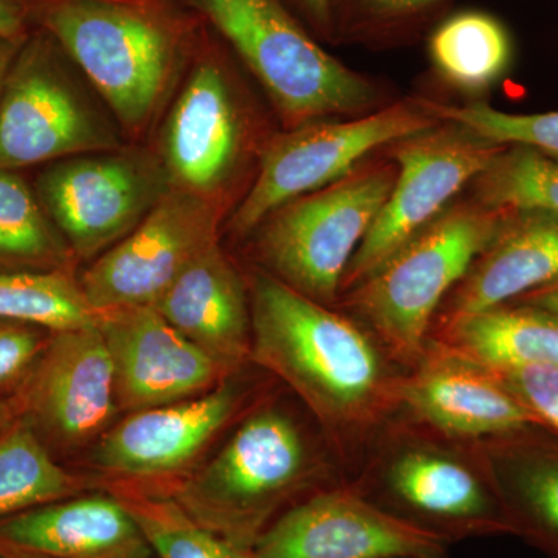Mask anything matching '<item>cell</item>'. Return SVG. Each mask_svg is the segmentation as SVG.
<instances>
[{
	"label": "cell",
	"mask_w": 558,
	"mask_h": 558,
	"mask_svg": "<svg viewBox=\"0 0 558 558\" xmlns=\"http://www.w3.org/2000/svg\"><path fill=\"white\" fill-rule=\"evenodd\" d=\"M241 402L240 388L226 380L197 398L126 414L98 440L95 464L106 473L105 483L167 492L229 425Z\"/></svg>",
	"instance_id": "5bb4252c"
},
{
	"label": "cell",
	"mask_w": 558,
	"mask_h": 558,
	"mask_svg": "<svg viewBox=\"0 0 558 558\" xmlns=\"http://www.w3.org/2000/svg\"><path fill=\"white\" fill-rule=\"evenodd\" d=\"M105 487L137 521L156 557L256 558L253 549L201 526L163 492L128 483H105Z\"/></svg>",
	"instance_id": "4316f807"
},
{
	"label": "cell",
	"mask_w": 558,
	"mask_h": 558,
	"mask_svg": "<svg viewBox=\"0 0 558 558\" xmlns=\"http://www.w3.org/2000/svg\"><path fill=\"white\" fill-rule=\"evenodd\" d=\"M240 60L269 100L282 130L355 116L376 105L365 76L347 68L284 0H175Z\"/></svg>",
	"instance_id": "277c9868"
},
{
	"label": "cell",
	"mask_w": 558,
	"mask_h": 558,
	"mask_svg": "<svg viewBox=\"0 0 558 558\" xmlns=\"http://www.w3.org/2000/svg\"><path fill=\"white\" fill-rule=\"evenodd\" d=\"M247 70L205 27L179 89L146 145L171 190L201 197L230 218L277 134L248 86Z\"/></svg>",
	"instance_id": "7a4b0ae2"
},
{
	"label": "cell",
	"mask_w": 558,
	"mask_h": 558,
	"mask_svg": "<svg viewBox=\"0 0 558 558\" xmlns=\"http://www.w3.org/2000/svg\"><path fill=\"white\" fill-rule=\"evenodd\" d=\"M487 369L523 407L535 427L558 438V366L512 365Z\"/></svg>",
	"instance_id": "1f68e13d"
},
{
	"label": "cell",
	"mask_w": 558,
	"mask_h": 558,
	"mask_svg": "<svg viewBox=\"0 0 558 558\" xmlns=\"http://www.w3.org/2000/svg\"><path fill=\"white\" fill-rule=\"evenodd\" d=\"M473 185L475 201L486 207L558 218V165L537 150L506 146Z\"/></svg>",
	"instance_id": "f1b7e54d"
},
{
	"label": "cell",
	"mask_w": 558,
	"mask_h": 558,
	"mask_svg": "<svg viewBox=\"0 0 558 558\" xmlns=\"http://www.w3.org/2000/svg\"><path fill=\"white\" fill-rule=\"evenodd\" d=\"M428 54L447 83L480 94L508 72L513 58L512 36L487 11H458L433 28Z\"/></svg>",
	"instance_id": "cb8c5ba5"
},
{
	"label": "cell",
	"mask_w": 558,
	"mask_h": 558,
	"mask_svg": "<svg viewBox=\"0 0 558 558\" xmlns=\"http://www.w3.org/2000/svg\"><path fill=\"white\" fill-rule=\"evenodd\" d=\"M318 40H333L332 0H284Z\"/></svg>",
	"instance_id": "836d02e7"
},
{
	"label": "cell",
	"mask_w": 558,
	"mask_h": 558,
	"mask_svg": "<svg viewBox=\"0 0 558 558\" xmlns=\"http://www.w3.org/2000/svg\"><path fill=\"white\" fill-rule=\"evenodd\" d=\"M51 330L27 323L0 322V389L24 380L47 347Z\"/></svg>",
	"instance_id": "d6a6232c"
},
{
	"label": "cell",
	"mask_w": 558,
	"mask_h": 558,
	"mask_svg": "<svg viewBox=\"0 0 558 558\" xmlns=\"http://www.w3.org/2000/svg\"><path fill=\"white\" fill-rule=\"evenodd\" d=\"M98 318L76 271H0V322L57 332L97 325Z\"/></svg>",
	"instance_id": "83f0119b"
},
{
	"label": "cell",
	"mask_w": 558,
	"mask_h": 558,
	"mask_svg": "<svg viewBox=\"0 0 558 558\" xmlns=\"http://www.w3.org/2000/svg\"><path fill=\"white\" fill-rule=\"evenodd\" d=\"M429 116L453 123L490 142L537 150L558 165V110L546 113H508L486 102L446 105L418 100Z\"/></svg>",
	"instance_id": "f546056e"
},
{
	"label": "cell",
	"mask_w": 558,
	"mask_h": 558,
	"mask_svg": "<svg viewBox=\"0 0 558 558\" xmlns=\"http://www.w3.org/2000/svg\"><path fill=\"white\" fill-rule=\"evenodd\" d=\"M446 344L480 365L558 366V315L526 304L444 323Z\"/></svg>",
	"instance_id": "603a6c76"
},
{
	"label": "cell",
	"mask_w": 558,
	"mask_h": 558,
	"mask_svg": "<svg viewBox=\"0 0 558 558\" xmlns=\"http://www.w3.org/2000/svg\"><path fill=\"white\" fill-rule=\"evenodd\" d=\"M227 216L211 204L170 190L148 216L78 275L97 312L154 306L183 270L222 241Z\"/></svg>",
	"instance_id": "7c38bea8"
},
{
	"label": "cell",
	"mask_w": 558,
	"mask_h": 558,
	"mask_svg": "<svg viewBox=\"0 0 558 558\" xmlns=\"http://www.w3.org/2000/svg\"><path fill=\"white\" fill-rule=\"evenodd\" d=\"M0 558H49V557L38 556V554L27 553V550L13 548V546L3 545V543H0Z\"/></svg>",
	"instance_id": "f35d334b"
},
{
	"label": "cell",
	"mask_w": 558,
	"mask_h": 558,
	"mask_svg": "<svg viewBox=\"0 0 558 558\" xmlns=\"http://www.w3.org/2000/svg\"><path fill=\"white\" fill-rule=\"evenodd\" d=\"M391 148L398 168L395 185L349 264L341 288H355L439 218L459 191L487 171L506 146L446 123L400 140Z\"/></svg>",
	"instance_id": "8fae6325"
},
{
	"label": "cell",
	"mask_w": 558,
	"mask_h": 558,
	"mask_svg": "<svg viewBox=\"0 0 558 558\" xmlns=\"http://www.w3.org/2000/svg\"><path fill=\"white\" fill-rule=\"evenodd\" d=\"M512 213L478 201L453 205L355 286L352 307L389 354L418 365L435 312Z\"/></svg>",
	"instance_id": "5b68a950"
},
{
	"label": "cell",
	"mask_w": 558,
	"mask_h": 558,
	"mask_svg": "<svg viewBox=\"0 0 558 558\" xmlns=\"http://www.w3.org/2000/svg\"><path fill=\"white\" fill-rule=\"evenodd\" d=\"M130 143L146 145L179 89L205 25L175 0H32Z\"/></svg>",
	"instance_id": "6da1fadb"
},
{
	"label": "cell",
	"mask_w": 558,
	"mask_h": 558,
	"mask_svg": "<svg viewBox=\"0 0 558 558\" xmlns=\"http://www.w3.org/2000/svg\"><path fill=\"white\" fill-rule=\"evenodd\" d=\"M78 260L21 171L0 170V270L76 271Z\"/></svg>",
	"instance_id": "d4e9b609"
},
{
	"label": "cell",
	"mask_w": 558,
	"mask_h": 558,
	"mask_svg": "<svg viewBox=\"0 0 558 558\" xmlns=\"http://www.w3.org/2000/svg\"><path fill=\"white\" fill-rule=\"evenodd\" d=\"M119 121L49 33L33 28L0 95V170L119 149Z\"/></svg>",
	"instance_id": "52a82bcc"
},
{
	"label": "cell",
	"mask_w": 558,
	"mask_h": 558,
	"mask_svg": "<svg viewBox=\"0 0 558 558\" xmlns=\"http://www.w3.org/2000/svg\"><path fill=\"white\" fill-rule=\"evenodd\" d=\"M153 307L231 374L250 357L248 284L222 241L194 259Z\"/></svg>",
	"instance_id": "d6986e66"
},
{
	"label": "cell",
	"mask_w": 558,
	"mask_h": 558,
	"mask_svg": "<svg viewBox=\"0 0 558 558\" xmlns=\"http://www.w3.org/2000/svg\"><path fill=\"white\" fill-rule=\"evenodd\" d=\"M253 553L256 558H444L446 542L373 499L330 490L284 510Z\"/></svg>",
	"instance_id": "9a60e30c"
},
{
	"label": "cell",
	"mask_w": 558,
	"mask_h": 558,
	"mask_svg": "<svg viewBox=\"0 0 558 558\" xmlns=\"http://www.w3.org/2000/svg\"><path fill=\"white\" fill-rule=\"evenodd\" d=\"M247 284L253 362L284 380L329 427L373 418L392 388L368 333L259 267Z\"/></svg>",
	"instance_id": "3957f363"
},
{
	"label": "cell",
	"mask_w": 558,
	"mask_h": 558,
	"mask_svg": "<svg viewBox=\"0 0 558 558\" xmlns=\"http://www.w3.org/2000/svg\"><path fill=\"white\" fill-rule=\"evenodd\" d=\"M0 543L49 558H156L137 521L108 490L0 520Z\"/></svg>",
	"instance_id": "ffe728a7"
},
{
	"label": "cell",
	"mask_w": 558,
	"mask_h": 558,
	"mask_svg": "<svg viewBox=\"0 0 558 558\" xmlns=\"http://www.w3.org/2000/svg\"><path fill=\"white\" fill-rule=\"evenodd\" d=\"M558 281V218L513 211L451 292L447 322L497 310Z\"/></svg>",
	"instance_id": "44dd1931"
},
{
	"label": "cell",
	"mask_w": 558,
	"mask_h": 558,
	"mask_svg": "<svg viewBox=\"0 0 558 558\" xmlns=\"http://www.w3.org/2000/svg\"><path fill=\"white\" fill-rule=\"evenodd\" d=\"M450 0H332L333 40L409 38Z\"/></svg>",
	"instance_id": "4dcf8cb0"
},
{
	"label": "cell",
	"mask_w": 558,
	"mask_h": 558,
	"mask_svg": "<svg viewBox=\"0 0 558 558\" xmlns=\"http://www.w3.org/2000/svg\"><path fill=\"white\" fill-rule=\"evenodd\" d=\"M513 303L526 304V306L538 307V310L549 311L558 315V281L546 286V288L535 290V292L527 293V295L521 296Z\"/></svg>",
	"instance_id": "d590c367"
},
{
	"label": "cell",
	"mask_w": 558,
	"mask_h": 558,
	"mask_svg": "<svg viewBox=\"0 0 558 558\" xmlns=\"http://www.w3.org/2000/svg\"><path fill=\"white\" fill-rule=\"evenodd\" d=\"M98 328L112 360L120 413L197 398L230 379L229 369L172 328L156 307L100 312Z\"/></svg>",
	"instance_id": "2e32d148"
},
{
	"label": "cell",
	"mask_w": 558,
	"mask_h": 558,
	"mask_svg": "<svg viewBox=\"0 0 558 558\" xmlns=\"http://www.w3.org/2000/svg\"><path fill=\"white\" fill-rule=\"evenodd\" d=\"M20 416H22L20 396L14 395L11 398H0V436Z\"/></svg>",
	"instance_id": "74e56055"
},
{
	"label": "cell",
	"mask_w": 558,
	"mask_h": 558,
	"mask_svg": "<svg viewBox=\"0 0 558 558\" xmlns=\"http://www.w3.org/2000/svg\"><path fill=\"white\" fill-rule=\"evenodd\" d=\"M22 416L46 446L97 444L120 413L108 344L97 325L57 330L22 380Z\"/></svg>",
	"instance_id": "4fadbf2b"
},
{
	"label": "cell",
	"mask_w": 558,
	"mask_h": 558,
	"mask_svg": "<svg viewBox=\"0 0 558 558\" xmlns=\"http://www.w3.org/2000/svg\"><path fill=\"white\" fill-rule=\"evenodd\" d=\"M33 28L32 0H0V36L25 38Z\"/></svg>",
	"instance_id": "e575fe53"
},
{
	"label": "cell",
	"mask_w": 558,
	"mask_h": 558,
	"mask_svg": "<svg viewBox=\"0 0 558 558\" xmlns=\"http://www.w3.org/2000/svg\"><path fill=\"white\" fill-rule=\"evenodd\" d=\"M0 271H3V270H0Z\"/></svg>",
	"instance_id": "ab89813d"
},
{
	"label": "cell",
	"mask_w": 558,
	"mask_h": 558,
	"mask_svg": "<svg viewBox=\"0 0 558 558\" xmlns=\"http://www.w3.org/2000/svg\"><path fill=\"white\" fill-rule=\"evenodd\" d=\"M487 462L512 535L558 558L557 436L531 427L492 439Z\"/></svg>",
	"instance_id": "7402d4cb"
},
{
	"label": "cell",
	"mask_w": 558,
	"mask_h": 558,
	"mask_svg": "<svg viewBox=\"0 0 558 558\" xmlns=\"http://www.w3.org/2000/svg\"><path fill=\"white\" fill-rule=\"evenodd\" d=\"M438 121L418 101L396 102L354 120H319L278 131L264 150L247 196L227 219L222 236L247 240L260 220L286 202L325 189L359 168L373 150L432 130Z\"/></svg>",
	"instance_id": "9c48e42d"
},
{
	"label": "cell",
	"mask_w": 558,
	"mask_h": 558,
	"mask_svg": "<svg viewBox=\"0 0 558 558\" xmlns=\"http://www.w3.org/2000/svg\"><path fill=\"white\" fill-rule=\"evenodd\" d=\"M311 457L299 425L284 411L250 414L196 472L163 494L208 531L253 549L310 481Z\"/></svg>",
	"instance_id": "8992f818"
},
{
	"label": "cell",
	"mask_w": 558,
	"mask_h": 558,
	"mask_svg": "<svg viewBox=\"0 0 558 558\" xmlns=\"http://www.w3.org/2000/svg\"><path fill=\"white\" fill-rule=\"evenodd\" d=\"M33 186L78 264L119 244L171 190L154 150L137 143L53 161Z\"/></svg>",
	"instance_id": "30bf717a"
},
{
	"label": "cell",
	"mask_w": 558,
	"mask_h": 558,
	"mask_svg": "<svg viewBox=\"0 0 558 558\" xmlns=\"http://www.w3.org/2000/svg\"><path fill=\"white\" fill-rule=\"evenodd\" d=\"M94 481L58 464L31 422L20 416L0 436V520L89 492Z\"/></svg>",
	"instance_id": "484cf974"
},
{
	"label": "cell",
	"mask_w": 558,
	"mask_h": 558,
	"mask_svg": "<svg viewBox=\"0 0 558 558\" xmlns=\"http://www.w3.org/2000/svg\"><path fill=\"white\" fill-rule=\"evenodd\" d=\"M25 38H3V36H0V95H2L3 86H5L7 76H9L14 58L20 53Z\"/></svg>",
	"instance_id": "8d00e7d4"
},
{
	"label": "cell",
	"mask_w": 558,
	"mask_h": 558,
	"mask_svg": "<svg viewBox=\"0 0 558 558\" xmlns=\"http://www.w3.org/2000/svg\"><path fill=\"white\" fill-rule=\"evenodd\" d=\"M396 174L395 161L365 165L274 209L247 236L259 269L330 306Z\"/></svg>",
	"instance_id": "ba28073f"
},
{
	"label": "cell",
	"mask_w": 558,
	"mask_h": 558,
	"mask_svg": "<svg viewBox=\"0 0 558 558\" xmlns=\"http://www.w3.org/2000/svg\"><path fill=\"white\" fill-rule=\"evenodd\" d=\"M399 395L418 418L457 438L498 439L535 427L486 366L449 348L424 355Z\"/></svg>",
	"instance_id": "ac0fdd59"
},
{
	"label": "cell",
	"mask_w": 558,
	"mask_h": 558,
	"mask_svg": "<svg viewBox=\"0 0 558 558\" xmlns=\"http://www.w3.org/2000/svg\"><path fill=\"white\" fill-rule=\"evenodd\" d=\"M387 505L407 523L449 539L465 535L512 534L492 481L458 459L432 450L400 454L387 475Z\"/></svg>",
	"instance_id": "e0dca14e"
}]
</instances>
